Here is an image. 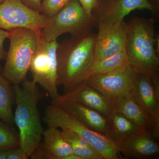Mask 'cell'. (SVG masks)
Listing matches in <instances>:
<instances>
[{
	"mask_svg": "<svg viewBox=\"0 0 159 159\" xmlns=\"http://www.w3.org/2000/svg\"><path fill=\"white\" fill-rule=\"evenodd\" d=\"M128 64V57L124 50L111 57L94 61L89 71V77L93 74L111 73Z\"/></svg>",
	"mask_w": 159,
	"mask_h": 159,
	"instance_id": "cell-21",
	"label": "cell"
},
{
	"mask_svg": "<svg viewBox=\"0 0 159 159\" xmlns=\"http://www.w3.org/2000/svg\"><path fill=\"white\" fill-rule=\"evenodd\" d=\"M10 32L9 31H5L0 29V72L2 70V61L6 59L7 51H5L4 48V43L6 39H9Z\"/></svg>",
	"mask_w": 159,
	"mask_h": 159,
	"instance_id": "cell-24",
	"label": "cell"
},
{
	"mask_svg": "<svg viewBox=\"0 0 159 159\" xmlns=\"http://www.w3.org/2000/svg\"><path fill=\"white\" fill-rule=\"evenodd\" d=\"M117 148L125 159H157L159 157L158 140L150 134H132L125 138Z\"/></svg>",
	"mask_w": 159,
	"mask_h": 159,
	"instance_id": "cell-14",
	"label": "cell"
},
{
	"mask_svg": "<svg viewBox=\"0 0 159 159\" xmlns=\"http://www.w3.org/2000/svg\"><path fill=\"white\" fill-rule=\"evenodd\" d=\"M61 132L74 153L83 159H104L99 152L81 137L66 129H63Z\"/></svg>",
	"mask_w": 159,
	"mask_h": 159,
	"instance_id": "cell-20",
	"label": "cell"
},
{
	"mask_svg": "<svg viewBox=\"0 0 159 159\" xmlns=\"http://www.w3.org/2000/svg\"><path fill=\"white\" fill-rule=\"evenodd\" d=\"M8 149L0 150V159H7Z\"/></svg>",
	"mask_w": 159,
	"mask_h": 159,
	"instance_id": "cell-28",
	"label": "cell"
},
{
	"mask_svg": "<svg viewBox=\"0 0 159 159\" xmlns=\"http://www.w3.org/2000/svg\"><path fill=\"white\" fill-rule=\"evenodd\" d=\"M138 75L136 71L128 64L107 74L91 75L85 81L113 101L131 93Z\"/></svg>",
	"mask_w": 159,
	"mask_h": 159,
	"instance_id": "cell-9",
	"label": "cell"
},
{
	"mask_svg": "<svg viewBox=\"0 0 159 159\" xmlns=\"http://www.w3.org/2000/svg\"><path fill=\"white\" fill-rule=\"evenodd\" d=\"M43 121L48 127L66 129L85 140L104 159H122L116 146L106 136L90 129L68 113L56 106L46 107Z\"/></svg>",
	"mask_w": 159,
	"mask_h": 159,
	"instance_id": "cell-5",
	"label": "cell"
},
{
	"mask_svg": "<svg viewBox=\"0 0 159 159\" xmlns=\"http://www.w3.org/2000/svg\"><path fill=\"white\" fill-rule=\"evenodd\" d=\"M51 18V25L42 30L47 41L57 40L61 34L70 33L71 37H84L92 32L95 26L93 16L83 8L78 0H70Z\"/></svg>",
	"mask_w": 159,
	"mask_h": 159,
	"instance_id": "cell-6",
	"label": "cell"
},
{
	"mask_svg": "<svg viewBox=\"0 0 159 159\" xmlns=\"http://www.w3.org/2000/svg\"><path fill=\"white\" fill-rule=\"evenodd\" d=\"M70 0H42L40 13L50 18L53 17Z\"/></svg>",
	"mask_w": 159,
	"mask_h": 159,
	"instance_id": "cell-23",
	"label": "cell"
},
{
	"mask_svg": "<svg viewBox=\"0 0 159 159\" xmlns=\"http://www.w3.org/2000/svg\"><path fill=\"white\" fill-rule=\"evenodd\" d=\"M60 97L82 103L106 117L114 111L113 101L85 81L72 90L60 95Z\"/></svg>",
	"mask_w": 159,
	"mask_h": 159,
	"instance_id": "cell-15",
	"label": "cell"
},
{
	"mask_svg": "<svg viewBox=\"0 0 159 159\" xmlns=\"http://www.w3.org/2000/svg\"><path fill=\"white\" fill-rule=\"evenodd\" d=\"M113 102L114 110L121 113L144 132L152 135L151 121L131 93L118 97L114 99Z\"/></svg>",
	"mask_w": 159,
	"mask_h": 159,
	"instance_id": "cell-17",
	"label": "cell"
},
{
	"mask_svg": "<svg viewBox=\"0 0 159 159\" xmlns=\"http://www.w3.org/2000/svg\"><path fill=\"white\" fill-rule=\"evenodd\" d=\"M147 1L158 10V0H147Z\"/></svg>",
	"mask_w": 159,
	"mask_h": 159,
	"instance_id": "cell-29",
	"label": "cell"
},
{
	"mask_svg": "<svg viewBox=\"0 0 159 159\" xmlns=\"http://www.w3.org/2000/svg\"><path fill=\"white\" fill-rule=\"evenodd\" d=\"M19 147L18 133L13 126L0 119V150H7Z\"/></svg>",
	"mask_w": 159,
	"mask_h": 159,
	"instance_id": "cell-22",
	"label": "cell"
},
{
	"mask_svg": "<svg viewBox=\"0 0 159 159\" xmlns=\"http://www.w3.org/2000/svg\"><path fill=\"white\" fill-rule=\"evenodd\" d=\"M78 1L87 13L92 15V11L97 5V0H78Z\"/></svg>",
	"mask_w": 159,
	"mask_h": 159,
	"instance_id": "cell-26",
	"label": "cell"
},
{
	"mask_svg": "<svg viewBox=\"0 0 159 159\" xmlns=\"http://www.w3.org/2000/svg\"><path fill=\"white\" fill-rule=\"evenodd\" d=\"M107 131L106 136L117 148L129 136L134 134L146 133L117 111L114 110L107 117Z\"/></svg>",
	"mask_w": 159,
	"mask_h": 159,
	"instance_id": "cell-18",
	"label": "cell"
},
{
	"mask_svg": "<svg viewBox=\"0 0 159 159\" xmlns=\"http://www.w3.org/2000/svg\"><path fill=\"white\" fill-rule=\"evenodd\" d=\"M22 2L30 9L40 13L42 0H20Z\"/></svg>",
	"mask_w": 159,
	"mask_h": 159,
	"instance_id": "cell-27",
	"label": "cell"
},
{
	"mask_svg": "<svg viewBox=\"0 0 159 159\" xmlns=\"http://www.w3.org/2000/svg\"><path fill=\"white\" fill-rule=\"evenodd\" d=\"M12 87L16 105L14 123L19 129V147L29 158L39 145L44 132L38 107L43 95L36 84L27 78Z\"/></svg>",
	"mask_w": 159,
	"mask_h": 159,
	"instance_id": "cell-2",
	"label": "cell"
},
{
	"mask_svg": "<svg viewBox=\"0 0 159 159\" xmlns=\"http://www.w3.org/2000/svg\"><path fill=\"white\" fill-rule=\"evenodd\" d=\"M14 102L13 87L0 72V119L11 126L15 124L12 111Z\"/></svg>",
	"mask_w": 159,
	"mask_h": 159,
	"instance_id": "cell-19",
	"label": "cell"
},
{
	"mask_svg": "<svg viewBox=\"0 0 159 159\" xmlns=\"http://www.w3.org/2000/svg\"><path fill=\"white\" fill-rule=\"evenodd\" d=\"M137 9H146L157 15L158 11L147 0H97L92 15L97 26L100 24L121 22L127 15Z\"/></svg>",
	"mask_w": 159,
	"mask_h": 159,
	"instance_id": "cell-10",
	"label": "cell"
},
{
	"mask_svg": "<svg viewBox=\"0 0 159 159\" xmlns=\"http://www.w3.org/2000/svg\"><path fill=\"white\" fill-rule=\"evenodd\" d=\"M51 23V18L30 9L20 0H5L0 4V29L26 28L36 33Z\"/></svg>",
	"mask_w": 159,
	"mask_h": 159,
	"instance_id": "cell-8",
	"label": "cell"
},
{
	"mask_svg": "<svg viewBox=\"0 0 159 159\" xmlns=\"http://www.w3.org/2000/svg\"><path fill=\"white\" fill-rule=\"evenodd\" d=\"M96 34L66 39L56 51L57 84L63 87L64 93L85 81L94 62Z\"/></svg>",
	"mask_w": 159,
	"mask_h": 159,
	"instance_id": "cell-1",
	"label": "cell"
},
{
	"mask_svg": "<svg viewBox=\"0 0 159 159\" xmlns=\"http://www.w3.org/2000/svg\"><path fill=\"white\" fill-rule=\"evenodd\" d=\"M128 24L125 51L129 64L138 74L159 76V57L155 48L153 19L134 17Z\"/></svg>",
	"mask_w": 159,
	"mask_h": 159,
	"instance_id": "cell-3",
	"label": "cell"
},
{
	"mask_svg": "<svg viewBox=\"0 0 159 159\" xmlns=\"http://www.w3.org/2000/svg\"><path fill=\"white\" fill-rule=\"evenodd\" d=\"M36 33V32H35ZM37 48L29 70L32 81L48 92L51 100L60 97L57 84L56 51L59 43L46 40L42 31L36 32Z\"/></svg>",
	"mask_w": 159,
	"mask_h": 159,
	"instance_id": "cell-7",
	"label": "cell"
},
{
	"mask_svg": "<svg viewBox=\"0 0 159 159\" xmlns=\"http://www.w3.org/2000/svg\"><path fill=\"white\" fill-rule=\"evenodd\" d=\"M131 94L150 119L153 126L152 135L159 140V97L156 93L151 77L138 74Z\"/></svg>",
	"mask_w": 159,
	"mask_h": 159,
	"instance_id": "cell-12",
	"label": "cell"
},
{
	"mask_svg": "<svg viewBox=\"0 0 159 159\" xmlns=\"http://www.w3.org/2000/svg\"><path fill=\"white\" fill-rule=\"evenodd\" d=\"M10 45L1 74L10 84H20L27 78L37 48L35 32L26 28L9 31Z\"/></svg>",
	"mask_w": 159,
	"mask_h": 159,
	"instance_id": "cell-4",
	"label": "cell"
},
{
	"mask_svg": "<svg viewBox=\"0 0 159 159\" xmlns=\"http://www.w3.org/2000/svg\"><path fill=\"white\" fill-rule=\"evenodd\" d=\"M94 61L105 59L125 50L128 24L124 20L114 24H100L97 26Z\"/></svg>",
	"mask_w": 159,
	"mask_h": 159,
	"instance_id": "cell-11",
	"label": "cell"
},
{
	"mask_svg": "<svg viewBox=\"0 0 159 159\" xmlns=\"http://www.w3.org/2000/svg\"><path fill=\"white\" fill-rule=\"evenodd\" d=\"M5 0H0V4H2V3L5 1Z\"/></svg>",
	"mask_w": 159,
	"mask_h": 159,
	"instance_id": "cell-30",
	"label": "cell"
},
{
	"mask_svg": "<svg viewBox=\"0 0 159 159\" xmlns=\"http://www.w3.org/2000/svg\"><path fill=\"white\" fill-rule=\"evenodd\" d=\"M43 142L40 143L30 157L32 159H65L74 153L59 128L48 127L44 130Z\"/></svg>",
	"mask_w": 159,
	"mask_h": 159,
	"instance_id": "cell-16",
	"label": "cell"
},
{
	"mask_svg": "<svg viewBox=\"0 0 159 159\" xmlns=\"http://www.w3.org/2000/svg\"><path fill=\"white\" fill-rule=\"evenodd\" d=\"M51 104L68 113L88 128L106 136L107 117L82 103L62 99L60 97L51 100Z\"/></svg>",
	"mask_w": 159,
	"mask_h": 159,
	"instance_id": "cell-13",
	"label": "cell"
},
{
	"mask_svg": "<svg viewBox=\"0 0 159 159\" xmlns=\"http://www.w3.org/2000/svg\"><path fill=\"white\" fill-rule=\"evenodd\" d=\"M29 158L20 147L8 149L7 159H28Z\"/></svg>",
	"mask_w": 159,
	"mask_h": 159,
	"instance_id": "cell-25",
	"label": "cell"
}]
</instances>
